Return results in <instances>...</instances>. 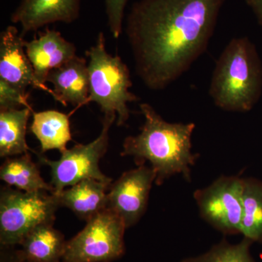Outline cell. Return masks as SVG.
I'll use <instances>...</instances> for the list:
<instances>
[{
  "label": "cell",
  "instance_id": "e0dca14e",
  "mask_svg": "<svg viewBox=\"0 0 262 262\" xmlns=\"http://www.w3.org/2000/svg\"><path fill=\"white\" fill-rule=\"evenodd\" d=\"M0 179L9 187L23 192H54L51 184L41 177L39 169L28 153L7 158L0 168Z\"/></svg>",
  "mask_w": 262,
  "mask_h": 262
},
{
  "label": "cell",
  "instance_id": "52a82bcc",
  "mask_svg": "<svg viewBox=\"0 0 262 262\" xmlns=\"http://www.w3.org/2000/svg\"><path fill=\"white\" fill-rule=\"evenodd\" d=\"M117 115H103L102 129L99 136L92 142L77 144L61 153L57 160L39 157L41 163L51 168V185L54 192L63 191L84 179H96L111 184L112 179L104 175L99 168V161L106 152L108 136Z\"/></svg>",
  "mask_w": 262,
  "mask_h": 262
},
{
  "label": "cell",
  "instance_id": "8fae6325",
  "mask_svg": "<svg viewBox=\"0 0 262 262\" xmlns=\"http://www.w3.org/2000/svg\"><path fill=\"white\" fill-rule=\"evenodd\" d=\"M81 0H20L12 13V23L20 24L21 35L49 24H71L80 16Z\"/></svg>",
  "mask_w": 262,
  "mask_h": 262
},
{
  "label": "cell",
  "instance_id": "44dd1931",
  "mask_svg": "<svg viewBox=\"0 0 262 262\" xmlns=\"http://www.w3.org/2000/svg\"><path fill=\"white\" fill-rule=\"evenodd\" d=\"M20 106L32 108L28 102L27 91L0 80V111L15 110Z\"/></svg>",
  "mask_w": 262,
  "mask_h": 262
},
{
  "label": "cell",
  "instance_id": "ac0fdd59",
  "mask_svg": "<svg viewBox=\"0 0 262 262\" xmlns=\"http://www.w3.org/2000/svg\"><path fill=\"white\" fill-rule=\"evenodd\" d=\"M32 108L0 111V157L11 158L27 154V123Z\"/></svg>",
  "mask_w": 262,
  "mask_h": 262
},
{
  "label": "cell",
  "instance_id": "cb8c5ba5",
  "mask_svg": "<svg viewBox=\"0 0 262 262\" xmlns=\"http://www.w3.org/2000/svg\"><path fill=\"white\" fill-rule=\"evenodd\" d=\"M11 262H31L29 261H26V260H17L15 259L14 258H12Z\"/></svg>",
  "mask_w": 262,
  "mask_h": 262
},
{
  "label": "cell",
  "instance_id": "9a60e30c",
  "mask_svg": "<svg viewBox=\"0 0 262 262\" xmlns=\"http://www.w3.org/2000/svg\"><path fill=\"white\" fill-rule=\"evenodd\" d=\"M111 185L96 179H84L54 194L60 206L68 208L87 222L107 208V189Z\"/></svg>",
  "mask_w": 262,
  "mask_h": 262
},
{
  "label": "cell",
  "instance_id": "2e32d148",
  "mask_svg": "<svg viewBox=\"0 0 262 262\" xmlns=\"http://www.w3.org/2000/svg\"><path fill=\"white\" fill-rule=\"evenodd\" d=\"M70 115L56 110L33 112L30 130L39 141L42 152L58 149L62 153L67 149L72 141Z\"/></svg>",
  "mask_w": 262,
  "mask_h": 262
},
{
  "label": "cell",
  "instance_id": "7402d4cb",
  "mask_svg": "<svg viewBox=\"0 0 262 262\" xmlns=\"http://www.w3.org/2000/svg\"><path fill=\"white\" fill-rule=\"evenodd\" d=\"M127 0H105L107 24L115 39L120 37L123 30L124 12Z\"/></svg>",
  "mask_w": 262,
  "mask_h": 262
},
{
  "label": "cell",
  "instance_id": "8992f818",
  "mask_svg": "<svg viewBox=\"0 0 262 262\" xmlns=\"http://www.w3.org/2000/svg\"><path fill=\"white\" fill-rule=\"evenodd\" d=\"M123 222L106 209L87 221L85 227L67 241L62 262H112L125 253Z\"/></svg>",
  "mask_w": 262,
  "mask_h": 262
},
{
  "label": "cell",
  "instance_id": "6da1fadb",
  "mask_svg": "<svg viewBox=\"0 0 262 262\" xmlns=\"http://www.w3.org/2000/svg\"><path fill=\"white\" fill-rule=\"evenodd\" d=\"M226 0H139L125 33L136 72L147 89L161 91L206 51Z\"/></svg>",
  "mask_w": 262,
  "mask_h": 262
},
{
  "label": "cell",
  "instance_id": "7a4b0ae2",
  "mask_svg": "<svg viewBox=\"0 0 262 262\" xmlns=\"http://www.w3.org/2000/svg\"><path fill=\"white\" fill-rule=\"evenodd\" d=\"M140 110L144 125L139 134L125 139L121 156L131 157L138 165L149 162L157 185L175 175L191 182L192 168L199 158L192 152L195 124L165 121L149 103H141Z\"/></svg>",
  "mask_w": 262,
  "mask_h": 262
},
{
  "label": "cell",
  "instance_id": "d6986e66",
  "mask_svg": "<svg viewBox=\"0 0 262 262\" xmlns=\"http://www.w3.org/2000/svg\"><path fill=\"white\" fill-rule=\"evenodd\" d=\"M241 234L262 244V181L243 178V218Z\"/></svg>",
  "mask_w": 262,
  "mask_h": 262
},
{
  "label": "cell",
  "instance_id": "30bf717a",
  "mask_svg": "<svg viewBox=\"0 0 262 262\" xmlns=\"http://www.w3.org/2000/svg\"><path fill=\"white\" fill-rule=\"evenodd\" d=\"M23 36L14 26H9L0 35V80L27 91L29 86L54 96L53 90L36 79L34 68L25 51Z\"/></svg>",
  "mask_w": 262,
  "mask_h": 262
},
{
  "label": "cell",
  "instance_id": "277c9868",
  "mask_svg": "<svg viewBox=\"0 0 262 262\" xmlns=\"http://www.w3.org/2000/svg\"><path fill=\"white\" fill-rule=\"evenodd\" d=\"M89 58V96L88 103L96 102L103 115H117V125H125L130 117L128 103L139 101L130 92V70L121 57L113 56L106 49L103 32L98 34L94 46L86 51Z\"/></svg>",
  "mask_w": 262,
  "mask_h": 262
},
{
  "label": "cell",
  "instance_id": "4fadbf2b",
  "mask_svg": "<svg viewBox=\"0 0 262 262\" xmlns=\"http://www.w3.org/2000/svg\"><path fill=\"white\" fill-rule=\"evenodd\" d=\"M47 82L53 85V98L63 106L72 104L77 110L88 104L89 74L86 58L76 56L51 71Z\"/></svg>",
  "mask_w": 262,
  "mask_h": 262
},
{
  "label": "cell",
  "instance_id": "3957f363",
  "mask_svg": "<svg viewBox=\"0 0 262 262\" xmlns=\"http://www.w3.org/2000/svg\"><path fill=\"white\" fill-rule=\"evenodd\" d=\"M262 92V63L256 46L247 37L231 39L215 63L208 94L217 107L247 113Z\"/></svg>",
  "mask_w": 262,
  "mask_h": 262
},
{
  "label": "cell",
  "instance_id": "5bb4252c",
  "mask_svg": "<svg viewBox=\"0 0 262 262\" xmlns=\"http://www.w3.org/2000/svg\"><path fill=\"white\" fill-rule=\"evenodd\" d=\"M67 242L53 224H44L24 237L13 258L31 262H62Z\"/></svg>",
  "mask_w": 262,
  "mask_h": 262
},
{
  "label": "cell",
  "instance_id": "ba28073f",
  "mask_svg": "<svg viewBox=\"0 0 262 262\" xmlns=\"http://www.w3.org/2000/svg\"><path fill=\"white\" fill-rule=\"evenodd\" d=\"M194 199L201 218L213 228L225 235L241 234L243 178L221 176L194 191Z\"/></svg>",
  "mask_w": 262,
  "mask_h": 262
},
{
  "label": "cell",
  "instance_id": "603a6c76",
  "mask_svg": "<svg viewBox=\"0 0 262 262\" xmlns=\"http://www.w3.org/2000/svg\"><path fill=\"white\" fill-rule=\"evenodd\" d=\"M244 1L252 10L258 24L262 27V0H244Z\"/></svg>",
  "mask_w": 262,
  "mask_h": 262
},
{
  "label": "cell",
  "instance_id": "ffe728a7",
  "mask_svg": "<svg viewBox=\"0 0 262 262\" xmlns=\"http://www.w3.org/2000/svg\"><path fill=\"white\" fill-rule=\"evenodd\" d=\"M253 244L251 239L244 237L235 244L223 239L206 252L183 258L180 262H255L251 253Z\"/></svg>",
  "mask_w": 262,
  "mask_h": 262
},
{
  "label": "cell",
  "instance_id": "9c48e42d",
  "mask_svg": "<svg viewBox=\"0 0 262 262\" xmlns=\"http://www.w3.org/2000/svg\"><path fill=\"white\" fill-rule=\"evenodd\" d=\"M155 179L151 166L138 165L125 172L110 187L107 209L115 213L127 229L137 224L145 213Z\"/></svg>",
  "mask_w": 262,
  "mask_h": 262
},
{
  "label": "cell",
  "instance_id": "5b68a950",
  "mask_svg": "<svg viewBox=\"0 0 262 262\" xmlns=\"http://www.w3.org/2000/svg\"><path fill=\"white\" fill-rule=\"evenodd\" d=\"M54 193L26 192L9 187L0 194V242L3 247L18 246L32 229L53 224L59 208Z\"/></svg>",
  "mask_w": 262,
  "mask_h": 262
},
{
  "label": "cell",
  "instance_id": "7c38bea8",
  "mask_svg": "<svg viewBox=\"0 0 262 262\" xmlns=\"http://www.w3.org/2000/svg\"><path fill=\"white\" fill-rule=\"evenodd\" d=\"M24 46L36 79L46 87L50 72L77 56L75 45L53 29H46L45 32L39 33L37 37L29 42L25 41Z\"/></svg>",
  "mask_w": 262,
  "mask_h": 262
}]
</instances>
